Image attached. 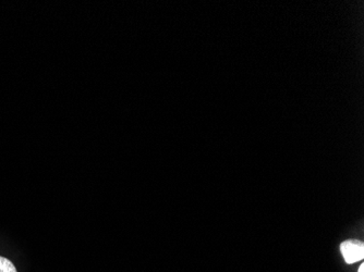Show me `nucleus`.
I'll return each mask as SVG.
<instances>
[{
    "label": "nucleus",
    "instance_id": "obj_3",
    "mask_svg": "<svg viewBox=\"0 0 364 272\" xmlns=\"http://www.w3.org/2000/svg\"><path fill=\"white\" fill-rule=\"evenodd\" d=\"M363 270H364V266L363 265L360 266L359 272H363Z\"/></svg>",
    "mask_w": 364,
    "mask_h": 272
},
{
    "label": "nucleus",
    "instance_id": "obj_2",
    "mask_svg": "<svg viewBox=\"0 0 364 272\" xmlns=\"http://www.w3.org/2000/svg\"><path fill=\"white\" fill-rule=\"evenodd\" d=\"M0 272H18L16 266L6 257L0 256Z\"/></svg>",
    "mask_w": 364,
    "mask_h": 272
},
{
    "label": "nucleus",
    "instance_id": "obj_1",
    "mask_svg": "<svg viewBox=\"0 0 364 272\" xmlns=\"http://www.w3.org/2000/svg\"><path fill=\"white\" fill-rule=\"evenodd\" d=\"M341 251L347 263H357L363 259L364 245L360 241H346L341 245Z\"/></svg>",
    "mask_w": 364,
    "mask_h": 272
}]
</instances>
